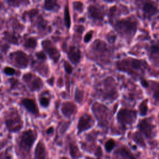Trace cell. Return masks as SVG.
Returning <instances> with one entry per match:
<instances>
[{"instance_id":"cell-1","label":"cell","mask_w":159,"mask_h":159,"mask_svg":"<svg viewBox=\"0 0 159 159\" xmlns=\"http://www.w3.org/2000/svg\"><path fill=\"white\" fill-rule=\"evenodd\" d=\"M117 68L122 71H125L130 75H139L140 72L144 71L146 64L142 60L126 58L119 61L116 63Z\"/></svg>"},{"instance_id":"cell-6","label":"cell","mask_w":159,"mask_h":159,"mask_svg":"<svg viewBox=\"0 0 159 159\" xmlns=\"http://www.w3.org/2000/svg\"><path fill=\"white\" fill-rule=\"evenodd\" d=\"M137 127L140 131L139 132L142 135H144L147 139H152L153 137L154 125L150 119L147 118L141 120L139 122Z\"/></svg>"},{"instance_id":"cell-8","label":"cell","mask_w":159,"mask_h":159,"mask_svg":"<svg viewBox=\"0 0 159 159\" xmlns=\"http://www.w3.org/2000/svg\"><path fill=\"white\" fill-rule=\"evenodd\" d=\"M11 60L14 63V65L19 68H24L27 66L29 60L25 53L21 51H17L12 52L10 55Z\"/></svg>"},{"instance_id":"cell-18","label":"cell","mask_w":159,"mask_h":159,"mask_svg":"<svg viewBox=\"0 0 159 159\" xmlns=\"http://www.w3.org/2000/svg\"><path fill=\"white\" fill-rule=\"evenodd\" d=\"M69 150L70 154L73 159H78L81 157V153L75 142H70L69 143Z\"/></svg>"},{"instance_id":"cell-31","label":"cell","mask_w":159,"mask_h":159,"mask_svg":"<svg viewBox=\"0 0 159 159\" xmlns=\"http://www.w3.org/2000/svg\"><path fill=\"white\" fill-rule=\"evenodd\" d=\"M64 68H65V71L67 73L71 74L72 73V71H73L72 66L70 65L69 63H68L66 61H64Z\"/></svg>"},{"instance_id":"cell-22","label":"cell","mask_w":159,"mask_h":159,"mask_svg":"<svg viewBox=\"0 0 159 159\" xmlns=\"http://www.w3.org/2000/svg\"><path fill=\"white\" fill-rule=\"evenodd\" d=\"M60 7L57 2L55 1H45L44 3V8L47 11L57 10Z\"/></svg>"},{"instance_id":"cell-27","label":"cell","mask_w":159,"mask_h":159,"mask_svg":"<svg viewBox=\"0 0 159 159\" xmlns=\"http://www.w3.org/2000/svg\"><path fill=\"white\" fill-rule=\"evenodd\" d=\"M4 34H5V35H4L5 39L7 41H9V42H11L12 43H16V44L17 43V39L14 35L11 34L8 32H6Z\"/></svg>"},{"instance_id":"cell-39","label":"cell","mask_w":159,"mask_h":159,"mask_svg":"<svg viewBox=\"0 0 159 159\" xmlns=\"http://www.w3.org/2000/svg\"><path fill=\"white\" fill-rule=\"evenodd\" d=\"M6 158V156H2V155H0V159H4Z\"/></svg>"},{"instance_id":"cell-11","label":"cell","mask_w":159,"mask_h":159,"mask_svg":"<svg viewBox=\"0 0 159 159\" xmlns=\"http://www.w3.org/2000/svg\"><path fill=\"white\" fill-rule=\"evenodd\" d=\"M88 14L93 19L102 20L104 16V11L99 6L91 4L88 7Z\"/></svg>"},{"instance_id":"cell-4","label":"cell","mask_w":159,"mask_h":159,"mask_svg":"<svg viewBox=\"0 0 159 159\" xmlns=\"http://www.w3.org/2000/svg\"><path fill=\"white\" fill-rule=\"evenodd\" d=\"M136 117V111L127 109H120L117 114L118 122L123 125H132L135 121Z\"/></svg>"},{"instance_id":"cell-15","label":"cell","mask_w":159,"mask_h":159,"mask_svg":"<svg viewBox=\"0 0 159 159\" xmlns=\"http://www.w3.org/2000/svg\"><path fill=\"white\" fill-rule=\"evenodd\" d=\"M76 106L71 102H65L62 104L61 112L66 117H70L76 111Z\"/></svg>"},{"instance_id":"cell-26","label":"cell","mask_w":159,"mask_h":159,"mask_svg":"<svg viewBox=\"0 0 159 159\" xmlns=\"http://www.w3.org/2000/svg\"><path fill=\"white\" fill-rule=\"evenodd\" d=\"M115 145H116L115 141L113 139H109L106 142V143L104 145V148H105L106 152H111V150H112L114 149Z\"/></svg>"},{"instance_id":"cell-37","label":"cell","mask_w":159,"mask_h":159,"mask_svg":"<svg viewBox=\"0 0 159 159\" xmlns=\"http://www.w3.org/2000/svg\"><path fill=\"white\" fill-rule=\"evenodd\" d=\"M4 145H5V143L3 142H1V141L0 140V150L4 147Z\"/></svg>"},{"instance_id":"cell-35","label":"cell","mask_w":159,"mask_h":159,"mask_svg":"<svg viewBox=\"0 0 159 159\" xmlns=\"http://www.w3.org/2000/svg\"><path fill=\"white\" fill-rule=\"evenodd\" d=\"M141 84H142V85L143 87H145V88L148 86V83L147 82V81H145V80H143V79L142 80V81H141Z\"/></svg>"},{"instance_id":"cell-23","label":"cell","mask_w":159,"mask_h":159,"mask_svg":"<svg viewBox=\"0 0 159 159\" xmlns=\"http://www.w3.org/2000/svg\"><path fill=\"white\" fill-rule=\"evenodd\" d=\"M64 19H65V23L67 28H70L71 25V20H70V16L69 12V9L68 4H66L65 11H64Z\"/></svg>"},{"instance_id":"cell-12","label":"cell","mask_w":159,"mask_h":159,"mask_svg":"<svg viewBox=\"0 0 159 159\" xmlns=\"http://www.w3.org/2000/svg\"><path fill=\"white\" fill-rule=\"evenodd\" d=\"M68 58L73 63H78L81 58V53L79 48L75 46H71L68 51Z\"/></svg>"},{"instance_id":"cell-29","label":"cell","mask_w":159,"mask_h":159,"mask_svg":"<svg viewBox=\"0 0 159 159\" xmlns=\"http://www.w3.org/2000/svg\"><path fill=\"white\" fill-rule=\"evenodd\" d=\"M73 7L76 11H78L81 12H83V4L81 2L76 1L73 2Z\"/></svg>"},{"instance_id":"cell-33","label":"cell","mask_w":159,"mask_h":159,"mask_svg":"<svg viewBox=\"0 0 159 159\" xmlns=\"http://www.w3.org/2000/svg\"><path fill=\"white\" fill-rule=\"evenodd\" d=\"M93 32L92 30H90L85 35V36L84 37V41L85 42H88L91 40V39L93 37Z\"/></svg>"},{"instance_id":"cell-13","label":"cell","mask_w":159,"mask_h":159,"mask_svg":"<svg viewBox=\"0 0 159 159\" xmlns=\"http://www.w3.org/2000/svg\"><path fill=\"white\" fill-rule=\"evenodd\" d=\"M142 11L145 16L150 17L157 12L158 8L157 6L152 2H144L142 6Z\"/></svg>"},{"instance_id":"cell-32","label":"cell","mask_w":159,"mask_h":159,"mask_svg":"<svg viewBox=\"0 0 159 159\" xmlns=\"http://www.w3.org/2000/svg\"><path fill=\"white\" fill-rule=\"evenodd\" d=\"M4 72L7 75H12L15 73V70L11 67H6L4 69Z\"/></svg>"},{"instance_id":"cell-36","label":"cell","mask_w":159,"mask_h":159,"mask_svg":"<svg viewBox=\"0 0 159 159\" xmlns=\"http://www.w3.org/2000/svg\"><path fill=\"white\" fill-rule=\"evenodd\" d=\"M47 133L48 134H52L53 133V127H50L47 130Z\"/></svg>"},{"instance_id":"cell-19","label":"cell","mask_w":159,"mask_h":159,"mask_svg":"<svg viewBox=\"0 0 159 159\" xmlns=\"http://www.w3.org/2000/svg\"><path fill=\"white\" fill-rule=\"evenodd\" d=\"M117 152L124 159H136L135 156L127 148L122 147L118 149Z\"/></svg>"},{"instance_id":"cell-14","label":"cell","mask_w":159,"mask_h":159,"mask_svg":"<svg viewBox=\"0 0 159 159\" xmlns=\"http://www.w3.org/2000/svg\"><path fill=\"white\" fill-rule=\"evenodd\" d=\"M35 159H47V152L44 144L42 141H39L35 149Z\"/></svg>"},{"instance_id":"cell-5","label":"cell","mask_w":159,"mask_h":159,"mask_svg":"<svg viewBox=\"0 0 159 159\" xmlns=\"http://www.w3.org/2000/svg\"><path fill=\"white\" fill-rule=\"evenodd\" d=\"M6 125L11 132H17L23 126L22 121L16 111L11 112L6 119Z\"/></svg>"},{"instance_id":"cell-38","label":"cell","mask_w":159,"mask_h":159,"mask_svg":"<svg viewBox=\"0 0 159 159\" xmlns=\"http://www.w3.org/2000/svg\"><path fill=\"white\" fill-rule=\"evenodd\" d=\"M2 20L0 17V29L2 28Z\"/></svg>"},{"instance_id":"cell-24","label":"cell","mask_w":159,"mask_h":159,"mask_svg":"<svg viewBox=\"0 0 159 159\" xmlns=\"http://www.w3.org/2000/svg\"><path fill=\"white\" fill-rule=\"evenodd\" d=\"M37 45V40L34 37H30L25 41L24 46L27 48H34Z\"/></svg>"},{"instance_id":"cell-34","label":"cell","mask_w":159,"mask_h":159,"mask_svg":"<svg viewBox=\"0 0 159 159\" xmlns=\"http://www.w3.org/2000/svg\"><path fill=\"white\" fill-rule=\"evenodd\" d=\"M36 57L39 59L42 60H44L46 59V55L43 52H39L36 53Z\"/></svg>"},{"instance_id":"cell-16","label":"cell","mask_w":159,"mask_h":159,"mask_svg":"<svg viewBox=\"0 0 159 159\" xmlns=\"http://www.w3.org/2000/svg\"><path fill=\"white\" fill-rule=\"evenodd\" d=\"M22 105L26 108V109L32 114H37L38 112L37 106L35 102L31 99L25 98L22 101Z\"/></svg>"},{"instance_id":"cell-40","label":"cell","mask_w":159,"mask_h":159,"mask_svg":"<svg viewBox=\"0 0 159 159\" xmlns=\"http://www.w3.org/2000/svg\"><path fill=\"white\" fill-rule=\"evenodd\" d=\"M60 159H68V158H66V157H61Z\"/></svg>"},{"instance_id":"cell-20","label":"cell","mask_w":159,"mask_h":159,"mask_svg":"<svg viewBox=\"0 0 159 159\" xmlns=\"http://www.w3.org/2000/svg\"><path fill=\"white\" fill-rule=\"evenodd\" d=\"M132 139L140 147H145V143L143 139L142 135L139 132H136L134 133L132 135Z\"/></svg>"},{"instance_id":"cell-9","label":"cell","mask_w":159,"mask_h":159,"mask_svg":"<svg viewBox=\"0 0 159 159\" xmlns=\"http://www.w3.org/2000/svg\"><path fill=\"white\" fill-rule=\"evenodd\" d=\"M42 47L50 58L54 61L57 62L60 57V53L58 49L48 40H43L42 42Z\"/></svg>"},{"instance_id":"cell-17","label":"cell","mask_w":159,"mask_h":159,"mask_svg":"<svg viewBox=\"0 0 159 159\" xmlns=\"http://www.w3.org/2000/svg\"><path fill=\"white\" fill-rule=\"evenodd\" d=\"M150 59L155 63L159 64V45H152L149 51Z\"/></svg>"},{"instance_id":"cell-10","label":"cell","mask_w":159,"mask_h":159,"mask_svg":"<svg viewBox=\"0 0 159 159\" xmlns=\"http://www.w3.org/2000/svg\"><path fill=\"white\" fill-rule=\"evenodd\" d=\"M23 80L32 91L39 90L43 86L42 80L37 76H35L31 73H27L24 75L23 76Z\"/></svg>"},{"instance_id":"cell-30","label":"cell","mask_w":159,"mask_h":159,"mask_svg":"<svg viewBox=\"0 0 159 159\" xmlns=\"http://www.w3.org/2000/svg\"><path fill=\"white\" fill-rule=\"evenodd\" d=\"M40 101V104L43 106V107H47L48 105H49V102H50V101H49V99L47 98V97H42L40 98L39 99Z\"/></svg>"},{"instance_id":"cell-28","label":"cell","mask_w":159,"mask_h":159,"mask_svg":"<svg viewBox=\"0 0 159 159\" xmlns=\"http://www.w3.org/2000/svg\"><path fill=\"white\" fill-rule=\"evenodd\" d=\"M83 92L77 88L76 89L75 94V99L76 101L78 102V103H81L83 101Z\"/></svg>"},{"instance_id":"cell-2","label":"cell","mask_w":159,"mask_h":159,"mask_svg":"<svg viewBox=\"0 0 159 159\" xmlns=\"http://www.w3.org/2000/svg\"><path fill=\"white\" fill-rule=\"evenodd\" d=\"M114 27L121 35L130 39L136 32L137 24L131 19H121L116 22Z\"/></svg>"},{"instance_id":"cell-3","label":"cell","mask_w":159,"mask_h":159,"mask_svg":"<svg viewBox=\"0 0 159 159\" xmlns=\"http://www.w3.org/2000/svg\"><path fill=\"white\" fill-rule=\"evenodd\" d=\"M37 138L35 132L31 129L24 131L20 135L18 142L19 147L20 150L25 153H28Z\"/></svg>"},{"instance_id":"cell-7","label":"cell","mask_w":159,"mask_h":159,"mask_svg":"<svg viewBox=\"0 0 159 159\" xmlns=\"http://www.w3.org/2000/svg\"><path fill=\"white\" fill-rule=\"evenodd\" d=\"M94 124V121L92 117L88 114H83L78 120L77 125L78 134H80L85 130L91 129Z\"/></svg>"},{"instance_id":"cell-25","label":"cell","mask_w":159,"mask_h":159,"mask_svg":"<svg viewBox=\"0 0 159 159\" xmlns=\"http://www.w3.org/2000/svg\"><path fill=\"white\" fill-rule=\"evenodd\" d=\"M147 102H148V100L145 99L143 101L139 106V111H140V114L141 116H145L147 112V111H148Z\"/></svg>"},{"instance_id":"cell-21","label":"cell","mask_w":159,"mask_h":159,"mask_svg":"<svg viewBox=\"0 0 159 159\" xmlns=\"http://www.w3.org/2000/svg\"><path fill=\"white\" fill-rule=\"evenodd\" d=\"M151 89L152 91L153 99L157 102H159V83L152 81Z\"/></svg>"}]
</instances>
